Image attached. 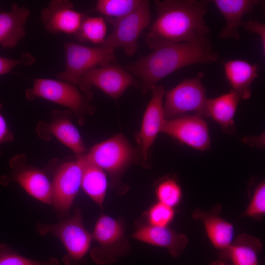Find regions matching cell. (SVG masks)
Returning <instances> with one entry per match:
<instances>
[{
	"instance_id": "6da1fadb",
	"label": "cell",
	"mask_w": 265,
	"mask_h": 265,
	"mask_svg": "<svg viewBox=\"0 0 265 265\" xmlns=\"http://www.w3.org/2000/svg\"><path fill=\"white\" fill-rule=\"evenodd\" d=\"M154 1L157 16L145 37L150 48L207 38L210 30L204 19L208 8L206 1Z\"/></svg>"
},
{
	"instance_id": "7a4b0ae2",
	"label": "cell",
	"mask_w": 265,
	"mask_h": 265,
	"mask_svg": "<svg viewBox=\"0 0 265 265\" xmlns=\"http://www.w3.org/2000/svg\"><path fill=\"white\" fill-rule=\"evenodd\" d=\"M218 54L208 38L192 42L168 44L153 49L147 55L128 64L126 70L140 80L146 93L168 75L189 65L216 62Z\"/></svg>"
},
{
	"instance_id": "3957f363",
	"label": "cell",
	"mask_w": 265,
	"mask_h": 265,
	"mask_svg": "<svg viewBox=\"0 0 265 265\" xmlns=\"http://www.w3.org/2000/svg\"><path fill=\"white\" fill-rule=\"evenodd\" d=\"M84 156L110 175L111 185L120 195L125 193L128 187L121 181L125 171L134 163L144 164L139 149L132 146L122 134L95 145Z\"/></svg>"
},
{
	"instance_id": "277c9868",
	"label": "cell",
	"mask_w": 265,
	"mask_h": 265,
	"mask_svg": "<svg viewBox=\"0 0 265 265\" xmlns=\"http://www.w3.org/2000/svg\"><path fill=\"white\" fill-rule=\"evenodd\" d=\"M36 230L41 236L51 235L62 242L66 250L62 259L64 265H86L85 256L93 239L84 225L80 209L76 208L72 216L57 223H37Z\"/></svg>"
},
{
	"instance_id": "5b68a950",
	"label": "cell",
	"mask_w": 265,
	"mask_h": 265,
	"mask_svg": "<svg viewBox=\"0 0 265 265\" xmlns=\"http://www.w3.org/2000/svg\"><path fill=\"white\" fill-rule=\"evenodd\" d=\"M28 100L43 98L70 109L82 123L87 114L94 112L91 103L92 93L81 92L75 85L58 80L38 78L25 93Z\"/></svg>"
},
{
	"instance_id": "8992f818",
	"label": "cell",
	"mask_w": 265,
	"mask_h": 265,
	"mask_svg": "<svg viewBox=\"0 0 265 265\" xmlns=\"http://www.w3.org/2000/svg\"><path fill=\"white\" fill-rule=\"evenodd\" d=\"M92 235L97 245L91 250L90 255L92 260L98 265L113 263L130 251L131 246L125 235L124 223L121 219L102 213Z\"/></svg>"
},
{
	"instance_id": "52a82bcc",
	"label": "cell",
	"mask_w": 265,
	"mask_h": 265,
	"mask_svg": "<svg viewBox=\"0 0 265 265\" xmlns=\"http://www.w3.org/2000/svg\"><path fill=\"white\" fill-rule=\"evenodd\" d=\"M149 4V1L141 0L128 14L117 19L106 18L113 30L102 46L114 51L121 48L128 56H133L139 47V37L150 22Z\"/></svg>"
},
{
	"instance_id": "ba28073f",
	"label": "cell",
	"mask_w": 265,
	"mask_h": 265,
	"mask_svg": "<svg viewBox=\"0 0 265 265\" xmlns=\"http://www.w3.org/2000/svg\"><path fill=\"white\" fill-rule=\"evenodd\" d=\"M65 69L56 79L78 84L80 78L89 70L115 63L114 51L104 48L91 47L71 42L64 44Z\"/></svg>"
},
{
	"instance_id": "9c48e42d",
	"label": "cell",
	"mask_w": 265,
	"mask_h": 265,
	"mask_svg": "<svg viewBox=\"0 0 265 265\" xmlns=\"http://www.w3.org/2000/svg\"><path fill=\"white\" fill-rule=\"evenodd\" d=\"M204 74L186 79L168 91L163 104L165 118L170 120L196 112L206 116L207 99L202 83Z\"/></svg>"
},
{
	"instance_id": "30bf717a",
	"label": "cell",
	"mask_w": 265,
	"mask_h": 265,
	"mask_svg": "<svg viewBox=\"0 0 265 265\" xmlns=\"http://www.w3.org/2000/svg\"><path fill=\"white\" fill-rule=\"evenodd\" d=\"M133 75L115 63L93 68L80 79L77 85L83 93H90L95 87L115 100H118L130 86H137Z\"/></svg>"
},
{
	"instance_id": "8fae6325",
	"label": "cell",
	"mask_w": 265,
	"mask_h": 265,
	"mask_svg": "<svg viewBox=\"0 0 265 265\" xmlns=\"http://www.w3.org/2000/svg\"><path fill=\"white\" fill-rule=\"evenodd\" d=\"M82 156H79L76 160L61 165L55 172L52 182V205L61 217L68 214L81 187Z\"/></svg>"
},
{
	"instance_id": "7c38bea8",
	"label": "cell",
	"mask_w": 265,
	"mask_h": 265,
	"mask_svg": "<svg viewBox=\"0 0 265 265\" xmlns=\"http://www.w3.org/2000/svg\"><path fill=\"white\" fill-rule=\"evenodd\" d=\"M161 132L195 149L204 151L210 147L206 122L197 114L166 120Z\"/></svg>"
},
{
	"instance_id": "4fadbf2b",
	"label": "cell",
	"mask_w": 265,
	"mask_h": 265,
	"mask_svg": "<svg viewBox=\"0 0 265 265\" xmlns=\"http://www.w3.org/2000/svg\"><path fill=\"white\" fill-rule=\"evenodd\" d=\"M150 90L152 96L145 111L140 131L136 136L138 148L144 163L148 159L149 149L158 133L161 132L166 120L163 103L165 95L163 87L156 85Z\"/></svg>"
},
{
	"instance_id": "5bb4252c",
	"label": "cell",
	"mask_w": 265,
	"mask_h": 265,
	"mask_svg": "<svg viewBox=\"0 0 265 265\" xmlns=\"http://www.w3.org/2000/svg\"><path fill=\"white\" fill-rule=\"evenodd\" d=\"M86 15L75 10L68 0H53L41 12L45 30L52 34H75Z\"/></svg>"
},
{
	"instance_id": "9a60e30c",
	"label": "cell",
	"mask_w": 265,
	"mask_h": 265,
	"mask_svg": "<svg viewBox=\"0 0 265 265\" xmlns=\"http://www.w3.org/2000/svg\"><path fill=\"white\" fill-rule=\"evenodd\" d=\"M10 164L13 171L9 176L1 177L0 181L2 185H6L11 181H15L32 197L45 204L52 205V182L43 171L29 167L21 168L13 159Z\"/></svg>"
},
{
	"instance_id": "2e32d148",
	"label": "cell",
	"mask_w": 265,
	"mask_h": 265,
	"mask_svg": "<svg viewBox=\"0 0 265 265\" xmlns=\"http://www.w3.org/2000/svg\"><path fill=\"white\" fill-rule=\"evenodd\" d=\"M131 237L145 243L164 248L174 257L181 255L188 242L186 235L169 226H154L147 223L140 225Z\"/></svg>"
},
{
	"instance_id": "e0dca14e",
	"label": "cell",
	"mask_w": 265,
	"mask_h": 265,
	"mask_svg": "<svg viewBox=\"0 0 265 265\" xmlns=\"http://www.w3.org/2000/svg\"><path fill=\"white\" fill-rule=\"evenodd\" d=\"M52 120L41 125L38 131L42 136L53 135L62 144L79 156L85 154L86 148L77 128L70 120V113L58 110L53 111Z\"/></svg>"
},
{
	"instance_id": "ac0fdd59",
	"label": "cell",
	"mask_w": 265,
	"mask_h": 265,
	"mask_svg": "<svg viewBox=\"0 0 265 265\" xmlns=\"http://www.w3.org/2000/svg\"><path fill=\"white\" fill-rule=\"evenodd\" d=\"M30 15L29 9L16 3L9 11L0 12V46L13 48L25 37V26Z\"/></svg>"
},
{
	"instance_id": "d6986e66",
	"label": "cell",
	"mask_w": 265,
	"mask_h": 265,
	"mask_svg": "<svg viewBox=\"0 0 265 265\" xmlns=\"http://www.w3.org/2000/svg\"><path fill=\"white\" fill-rule=\"evenodd\" d=\"M214 4L225 19L226 25L219 34L223 39L238 40V29L241 26L243 16L251 12L260 1L255 0H213Z\"/></svg>"
},
{
	"instance_id": "ffe728a7",
	"label": "cell",
	"mask_w": 265,
	"mask_h": 265,
	"mask_svg": "<svg viewBox=\"0 0 265 265\" xmlns=\"http://www.w3.org/2000/svg\"><path fill=\"white\" fill-rule=\"evenodd\" d=\"M193 217L202 222L210 241L216 249L221 252L231 245L234 240V229L231 223L215 212L198 209L193 212Z\"/></svg>"
},
{
	"instance_id": "44dd1931",
	"label": "cell",
	"mask_w": 265,
	"mask_h": 265,
	"mask_svg": "<svg viewBox=\"0 0 265 265\" xmlns=\"http://www.w3.org/2000/svg\"><path fill=\"white\" fill-rule=\"evenodd\" d=\"M223 67L225 78L232 90L241 99H249L251 96V85L258 75V66L236 59L225 62Z\"/></svg>"
},
{
	"instance_id": "7402d4cb",
	"label": "cell",
	"mask_w": 265,
	"mask_h": 265,
	"mask_svg": "<svg viewBox=\"0 0 265 265\" xmlns=\"http://www.w3.org/2000/svg\"><path fill=\"white\" fill-rule=\"evenodd\" d=\"M240 99L233 90L217 97L207 99L206 116L219 124L224 132L232 133L235 130L234 118Z\"/></svg>"
},
{
	"instance_id": "603a6c76",
	"label": "cell",
	"mask_w": 265,
	"mask_h": 265,
	"mask_svg": "<svg viewBox=\"0 0 265 265\" xmlns=\"http://www.w3.org/2000/svg\"><path fill=\"white\" fill-rule=\"evenodd\" d=\"M262 248L258 238L241 234L227 249L220 252V257L223 260H230L232 265H259L258 256Z\"/></svg>"
},
{
	"instance_id": "cb8c5ba5",
	"label": "cell",
	"mask_w": 265,
	"mask_h": 265,
	"mask_svg": "<svg viewBox=\"0 0 265 265\" xmlns=\"http://www.w3.org/2000/svg\"><path fill=\"white\" fill-rule=\"evenodd\" d=\"M84 155L81 187L102 209L108 185L106 174L103 169L87 161Z\"/></svg>"
},
{
	"instance_id": "d4e9b609",
	"label": "cell",
	"mask_w": 265,
	"mask_h": 265,
	"mask_svg": "<svg viewBox=\"0 0 265 265\" xmlns=\"http://www.w3.org/2000/svg\"><path fill=\"white\" fill-rule=\"evenodd\" d=\"M105 19L101 17H86L75 36L81 41L103 44L106 34Z\"/></svg>"
},
{
	"instance_id": "484cf974",
	"label": "cell",
	"mask_w": 265,
	"mask_h": 265,
	"mask_svg": "<svg viewBox=\"0 0 265 265\" xmlns=\"http://www.w3.org/2000/svg\"><path fill=\"white\" fill-rule=\"evenodd\" d=\"M141 0H99L94 11L106 16V18L117 19L133 11Z\"/></svg>"
},
{
	"instance_id": "4316f807",
	"label": "cell",
	"mask_w": 265,
	"mask_h": 265,
	"mask_svg": "<svg viewBox=\"0 0 265 265\" xmlns=\"http://www.w3.org/2000/svg\"><path fill=\"white\" fill-rule=\"evenodd\" d=\"M0 265H60L55 257L37 261L25 257L11 249L7 244L0 243Z\"/></svg>"
},
{
	"instance_id": "83f0119b",
	"label": "cell",
	"mask_w": 265,
	"mask_h": 265,
	"mask_svg": "<svg viewBox=\"0 0 265 265\" xmlns=\"http://www.w3.org/2000/svg\"><path fill=\"white\" fill-rule=\"evenodd\" d=\"M155 194L158 202L174 208L180 203L182 192L177 182L174 179L168 178L162 180L157 185Z\"/></svg>"
},
{
	"instance_id": "f1b7e54d",
	"label": "cell",
	"mask_w": 265,
	"mask_h": 265,
	"mask_svg": "<svg viewBox=\"0 0 265 265\" xmlns=\"http://www.w3.org/2000/svg\"><path fill=\"white\" fill-rule=\"evenodd\" d=\"M147 224L154 226H168L175 216L174 208L159 202L153 204L145 212Z\"/></svg>"
},
{
	"instance_id": "f546056e",
	"label": "cell",
	"mask_w": 265,
	"mask_h": 265,
	"mask_svg": "<svg viewBox=\"0 0 265 265\" xmlns=\"http://www.w3.org/2000/svg\"><path fill=\"white\" fill-rule=\"evenodd\" d=\"M265 213V184L263 181L255 188L244 215L253 218L263 217Z\"/></svg>"
},
{
	"instance_id": "4dcf8cb0",
	"label": "cell",
	"mask_w": 265,
	"mask_h": 265,
	"mask_svg": "<svg viewBox=\"0 0 265 265\" xmlns=\"http://www.w3.org/2000/svg\"><path fill=\"white\" fill-rule=\"evenodd\" d=\"M35 60V58L28 53H23L19 59H13L0 56V76L9 73L19 65H32Z\"/></svg>"
},
{
	"instance_id": "1f68e13d",
	"label": "cell",
	"mask_w": 265,
	"mask_h": 265,
	"mask_svg": "<svg viewBox=\"0 0 265 265\" xmlns=\"http://www.w3.org/2000/svg\"><path fill=\"white\" fill-rule=\"evenodd\" d=\"M249 32L256 34L260 37L262 46V53L265 54V26L256 20L243 21L242 25Z\"/></svg>"
},
{
	"instance_id": "d6a6232c",
	"label": "cell",
	"mask_w": 265,
	"mask_h": 265,
	"mask_svg": "<svg viewBox=\"0 0 265 265\" xmlns=\"http://www.w3.org/2000/svg\"><path fill=\"white\" fill-rule=\"evenodd\" d=\"M2 104L0 103V157L1 156L0 146L4 143L11 142L14 139V135L8 128L6 121L0 113Z\"/></svg>"
},
{
	"instance_id": "836d02e7",
	"label": "cell",
	"mask_w": 265,
	"mask_h": 265,
	"mask_svg": "<svg viewBox=\"0 0 265 265\" xmlns=\"http://www.w3.org/2000/svg\"><path fill=\"white\" fill-rule=\"evenodd\" d=\"M209 265H232L228 264L222 260H216L212 262Z\"/></svg>"
}]
</instances>
